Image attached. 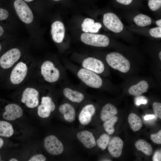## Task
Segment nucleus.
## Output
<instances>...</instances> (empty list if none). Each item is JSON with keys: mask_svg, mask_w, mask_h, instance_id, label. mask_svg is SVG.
<instances>
[{"mask_svg": "<svg viewBox=\"0 0 161 161\" xmlns=\"http://www.w3.org/2000/svg\"><path fill=\"white\" fill-rule=\"evenodd\" d=\"M78 78L87 86L92 88L98 89L103 84V80L98 74L81 67L76 71Z\"/></svg>", "mask_w": 161, "mask_h": 161, "instance_id": "1", "label": "nucleus"}, {"mask_svg": "<svg viewBox=\"0 0 161 161\" xmlns=\"http://www.w3.org/2000/svg\"><path fill=\"white\" fill-rule=\"evenodd\" d=\"M106 59L110 66L122 72L126 73L130 69L129 61L119 53L116 52L110 53L107 55Z\"/></svg>", "mask_w": 161, "mask_h": 161, "instance_id": "2", "label": "nucleus"}, {"mask_svg": "<svg viewBox=\"0 0 161 161\" xmlns=\"http://www.w3.org/2000/svg\"><path fill=\"white\" fill-rule=\"evenodd\" d=\"M41 73L44 80L49 83L57 81L61 76L59 69L49 61H45L42 64L41 66Z\"/></svg>", "mask_w": 161, "mask_h": 161, "instance_id": "3", "label": "nucleus"}, {"mask_svg": "<svg viewBox=\"0 0 161 161\" xmlns=\"http://www.w3.org/2000/svg\"><path fill=\"white\" fill-rule=\"evenodd\" d=\"M81 41L84 44L95 47H106L109 44V40L106 36L87 32L83 33L80 36Z\"/></svg>", "mask_w": 161, "mask_h": 161, "instance_id": "4", "label": "nucleus"}, {"mask_svg": "<svg viewBox=\"0 0 161 161\" xmlns=\"http://www.w3.org/2000/svg\"><path fill=\"white\" fill-rule=\"evenodd\" d=\"M14 6L17 15L22 21L28 24L32 21V12L25 2L22 0H16Z\"/></svg>", "mask_w": 161, "mask_h": 161, "instance_id": "5", "label": "nucleus"}, {"mask_svg": "<svg viewBox=\"0 0 161 161\" xmlns=\"http://www.w3.org/2000/svg\"><path fill=\"white\" fill-rule=\"evenodd\" d=\"M103 22L107 28L115 33L121 32L123 28L122 22L115 14L112 13H109L104 14Z\"/></svg>", "mask_w": 161, "mask_h": 161, "instance_id": "6", "label": "nucleus"}, {"mask_svg": "<svg viewBox=\"0 0 161 161\" xmlns=\"http://www.w3.org/2000/svg\"><path fill=\"white\" fill-rule=\"evenodd\" d=\"M44 145L47 151L52 155L60 154L64 151L62 143L54 135H49L45 138Z\"/></svg>", "mask_w": 161, "mask_h": 161, "instance_id": "7", "label": "nucleus"}, {"mask_svg": "<svg viewBox=\"0 0 161 161\" xmlns=\"http://www.w3.org/2000/svg\"><path fill=\"white\" fill-rule=\"evenodd\" d=\"M21 52L17 48H13L4 54L0 58V65L3 69L11 67L20 58Z\"/></svg>", "mask_w": 161, "mask_h": 161, "instance_id": "8", "label": "nucleus"}, {"mask_svg": "<svg viewBox=\"0 0 161 161\" xmlns=\"http://www.w3.org/2000/svg\"><path fill=\"white\" fill-rule=\"evenodd\" d=\"M82 67L97 74L102 73L105 70V66L100 60L92 57L84 58L81 63Z\"/></svg>", "mask_w": 161, "mask_h": 161, "instance_id": "9", "label": "nucleus"}, {"mask_svg": "<svg viewBox=\"0 0 161 161\" xmlns=\"http://www.w3.org/2000/svg\"><path fill=\"white\" fill-rule=\"evenodd\" d=\"M39 92L35 89L28 87L24 91L21 101L29 108L37 106L39 103Z\"/></svg>", "mask_w": 161, "mask_h": 161, "instance_id": "10", "label": "nucleus"}, {"mask_svg": "<svg viewBox=\"0 0 161 161\" xmlns=\"http://www.w3.org/2000/svg\"><path fill=\"white\" fill-rule=\"evenodd\" d=\"M27 71L26 64L22 62H19L13 69L10 75V80L14 84L21 83L26 77Z\"/></svg>", "mask_w": 161, "mask_h": 161, "instance_id": "11", "label": "nucleus"}, {"mask_svg": "<svg viewBox=\"0 0 161 161\" xmlns=\"http://www.w3.org/2000/svg\"><path fill=\"white\" fill-rule=\"evenodd\" d=\"M55 105L50 97H43L41 104L38 107V114L42 118L48 117L49 116L51 112L55 110Z\"/></svg>", "mask_w": 161, "mask_h": 161, "instance_id": "12", "label": "nucleus"}, {"mask_svg": "<svg viewBox=\"0 0 161 161\" xmlns=\"http://www.w3.org/2000/svg\"><path fill=\"white\" fill-rule=\"evenodd\" d=\"M5 109V111L3 113V117L6 120L13 121L21 117L23 115L22 109L17 104H8Z\"/></svg>", "mask_w": 161, "mask_h": 161, "instance_id": "13", "label": "nucleus"}, {"mask_svg": "<svg viewBox=\"0 0 161 161\" xmlns=\"http://www.w3.org/2000/svg\"><path fill=\"white\" fill-rule=\"evenodd\" d=\"M51 33L54 42L58 43H61L64 36L65 28L63 24L59 21L53 22L51 25Z\"/></svg>", "mask_w": 161, "mask_h": 161, "instance_id": "14", "label": "nucleus"}, {"mask_svg": "<svg viewBox=\"0 0 161 161\" xmlns=\"http://www.w3.org/2000/svg\"><path fill=\"white\" fill-rule=\"evenodd\" d=\"M123 143L119 137H113L108 145V149L111 155L113 157L118 158L122 154Z\"/></svg>", "mask_w": 161, "mask_h": 161, "instance_id": "15", "label": "nucleus"}, {"mask_svg": "<svg viewBox=\"0 0 161 161\" xmlns=\"http://www.w3.org/2000/svg\"><path fill=\"white\" fill-rule=\"evenodd\" d=\"M63 93L67 99L74 103H80L84 98V95L82 93L69 86L63 87Z\"/></svg>", "mask_w": 161, "mask_h": 161, "instance_id": "16", "label": "nucleus"}, {"mask_svg": "<svg viewBox=\"0 0 161 161\" xmlns=\"http://www.w3.org/2000/svg\"><path fill=\"white\" fill-rule=\"evenodd\" d=\"M95 112L94 106L92 104L86 105L81 110L78 116L80 123L83 125H86L91 121L92 116Z\"/></svg>", "mask_w": 161, "mask_h": 161, "instance_id": "17", "label": "nucleus"}, {"mask_svg": "<svg viewBox=\"0 0 161 161\" xmlns=\"http://www.w3.org/2000/svg\"><path fill=\"white\" fill-rule=\"evenodd\" d=\"M78 139L87 148H91L96 144L94 137L91 132L86 130L79 132L77 134Z\"/></svg>", "mask_w": 161, "mask_h": 161, "instance_id": "18", "label": "nucleus"}, {"mask_svg": "<svg viewBox=\"0 0 161 161\" xmlns=\"http://www.w3.org/2000/svg\"><path fill=\"white\" fill-rule=\"evenodd\" d=\"M60 112L64 115L65 120L72 122L75 120V112L73 107L68 103L61 105L59 108Z\"/></svg>", "mask_w": 161, "mask_h": 161, "instance_id": "19", "label": "nucleus"}, {"mask_svg": "<svg viewBox=\"0 0 161 161\" xmlns=\"http://www.w3.org/2000/svg\"><path fill=\"white\" fill-rule=\"evenodd\" d=\"M149 86L148 83L145 80L140 81L137 84L131 86L129 89V93L132 95H140L148 91Z\"/></svg>", "mask_w": 161, "mask_h": 161, "instance_id": "20", "label": "nucleus"}, {"mask_svg": "<svg viewBox=\"0 0 161 161\" xmlns=\"http://www.w3.org/2000/svg\"><path fill=\"white\" fill-rule=\"evenodd\" d=\"M116 108L112 104L108 103L106 104L103 108L101 114L100 118L105 121L115 116L117 113Z\"/></svg>", "mask_w": 161, "mask_h": 161, "instance_id": "21", "label": "nucleus"}, {"mask_svg": "<svg viewBox=\"0 0 161 161\" xmlns=\"http://www.w3.org/2000/svg\"><path fill=\"white\" fill-rule=\"evenodd\" d=\"M128 122L131 129L134 131L139 130L143 126L141 119L134 113H131L129 115Z\"/></svg>", "mask_w": 161, "mask_h": 161, "instance_id": "22", "label": "nucleus"}, {"mask_svg": "<svg viewBox=\"0 0 161 161\" xmlns=\"http://www.w3.org/2000/svg\"><path fill=\"white\" fill-rule=\"evenodd\" d=\"M135 146L138 151H142L147 156H150L153 151L151 145L143 140H139L136 142Z\"/></svg>", "mask_w": 161, "mask_h": 161, "instance_id": "23", "label": "nucleus"}, {"mask_svg": "<svg viewBox=\"0 0 161 161\" xmlns=\"http://www.w3.org/2000/svg\"><path fill=\"white\" fill-rule=\"evenodd\" d=\"M14 133L12 125L5 121H0V136L5 137L11 136Z\"/></svg>", "mask_w": 161, "mask_h": 161, "instance_id": "24", "label": "nucleus"}, {"mask_svg": "<svg viewBox=\"0 0 161 161\" xmlns=\"http://www.w3.org/2000/svg\"><path fill=\"white\" fill-rule=\"evenodd\" d=\"M133 20L137 25L142 27L148 25L151 22V19L149 17L141 14L136 16Z\"/></svg>", "mask_w": 161, "mask_h": 161, "instance_id": "25", "label": "nucleus"}, {"mask_svg": "<svg viewBox=\"0 0 161 161\" xmlns=\"http://www.w3.org/2000/svg\"><path fill=\"white\" fill-rule=\"evenodd\" d=\"M118 120V118L114 116L109 119L105 121L103 126L105 130L109 134H112L114 133L115 130L114 125Z\"/></svg>", "mask_w": 161, "mask_h": 161, "instance_id": "26", "label": "nucleus"}, {"mask_svg": "<svg viewBox=\"0 0 161 161\" xmlns=\"http://www.w3.org/2000/svg\"><path fill=\"white\" fill-rule=\"evenodd\" d=\"M110 141V137L106 134L101 135L97 140V144L98 147L102 150L105 149Z\"/></svg>", "mask_w": 161, "mask_h": 161, "instance_id": "27", "label": "nucleus"}, {"mask_svg": "<svg viewBox=\"0 0 161 161\" xmlns=\"http://www.w3.org/2000/svg\"><path fill=\"white\" fill-rule=\"evenodd\" d=\"M94 23V21L93 19L88 18H85L81 24L82 30L85 32H89V29Z\"/></svg>", "mask_w": 161, "mask_h": 161, "instance_id": "28", "label": "nucleus"}, {"mask_svg": "<svg viewBox=\"0 0 161 161\" xmlns=\"http://www.w3.org/2000/svg\"><path fill=\"white\" fill-rule=\"evenodd\" d=\"M148 4L152 10H156L161 7V0H149Z\"/></svg>", "mask_w": 161, "mask_h": 161, "instance_id": "29", "label": "nucleus"}, {"mask_svg": "<svg viewBox=\"0 0 161 161\" xmlns=\"http://www.w3.org/2000/svg\"><path fill=\"white\" fill-rule=\"evenodd\" d=\"M153 111L156 117L161 119V103L155 102L153 104Z\"/></svg>", "mask_w": 161, "mask_h": 161, "instance_id": "30", "label": "nucleus"}, {"mask_svg": "<svg viewBox=\"0 0 161 161\" xmlns=\"http://www.w3.org/2000/svg\"><path fill=\"white\" fill-rule=\"evenodd\" d=\"M150 35L156 38H161V27H159L151 29L149 30Z\"/></svg>", "mask_w": 161, "mask_h": 161, "instance_id": "31", "label": "nucleus"}, {"mask_svg": "<svg viewBox=\"0 0 161 161\" xmlns=\"http://www.w3.org/2000/svg\"><path fill=\"white\" fill-rule=\"evenodd\" d=\"M150 138L152 141L154 143L160 144H161V130L156 134L151 135Z\"/></svg>", "mask_w": 161, "mask_h": 161, "instance_id": "32", "label": "nucleus"}, {"mask_svg": "<svg viewBox=\"0 0 161 161\" xmlns=\"http://www.w3.org/2000/svg\"><path fill=\"white\" fill-rule=\"evenodd\" d=\"M136 96L134 98V102L137 106H140L141 104L145 105L147 103L148 100L145 97L140 95Z\"/></svg>", "mask_w": 161, "mask_h": 161, "instance_id": "33", "label": "nucleus"}, {"mask_svg": "<svg viewBox=\"0 0 161 161\" xmlns=\"http://www.w3.org/2000/svg\"><path fill=\"white\" fill-rule=\"evenodd\" d=\"M102 27V25L99 22H94L89 29V32L93 33L97 32Z\"/></svg>", "mask_w": 161, "mask_h": 161, "instance_id": "34", "label": "nucleus"}, {"mask_svg": "<svg viewBox=\"0 0 161 161\" xmlns=\"http://www.w3.org/2000/svg\"><path fill=\"white\" fill-rule=\"evenodd\" d=\"M46 160V158L43 155L41 154H38L33 156L28 161H45Z\"/></svg>", "mask_w": 161, "mask_h": 161, "instance_id": "35", "label": "nucleus"}, {"mask_svg": "<svg viewBox=\"0 0 161 161\" xmlns=\"http://www.w3.org/2000/svg\"><path fill=\"white\" fill-rule=\"evenodd\" d=\"M8 11L3 8H0V20H3L6 19L8 16Z\"/></svg>", "mask_w": 161, "mask_h": 161, "instance_id": "36", "label": "nucleus"}, {"mask_svg": "<svg viewBox=\"0 0 161 161\" xmlns=\"http://www.w3.org/2000/svg\"><path fill=\"white\" fill-rule=\"evenodd\" d=\"M161 151H157L155 152L152 157V160L153 161H161Z\"/></svg>", "mask_w": 161, "mask_h": 161, "instance_id": "37", "label": "nucleus"}, {"mask_svg": "<svg viewBox=\"0 0 161 161\" xmlns=\"http://www.w3.org/2000/svg\"><path fill=\"white\" fill-rule=\"evenodd\" d=\"M116 1L120 3L127 5L130 4L132 2V0H116Z\"/></svg>", "mask_w": 161, "mask_h": 161, "instance_id": "38", "label": "nucleus"}, {"mask_svg": "<svg viewBox=\"0 0 161 161\" xmlns=\"http://www.w3.org/2000/svg\"><path fill=\"white\" fill-rule=\"evenodd\" d=\"M155 116L152 114H147L144 116V119L145 120H151L155 117Z\"/></svg>", "mask_w": 161, "mask_h": 161, "instance_id": "39", "label": "nucleus"}, {"mask_svg": "<svg viewBox=\"0 0 161 161\" xmlns=\"http://www.w3.org/2000/svg\"><path fill=\"white\" fill-rule=\"evenodd\" d=\"M156 24L159 26V27H161V19L157 20L156 21Z\"/></svg>", "mask_w": 161, "mask_h": 161, "instance_id": "40", "label": "nucleus"}, {"mask_svg": "<svg viewBox=\"0 0 161 161\" xmlns=\"http://www.w3.org/2000/svg\"><path fill=\"white\" fill-rule=\"evenodd\" d=\"M4 33V30L3 28L0 26V36L1 35Z\"/></svg>", "mask_w": 161, "mask_h": 161, "instance_id": "41", "label": "nucleus"}, {"mask_svg": "<svg viewBox=\"0 0 161 161\" xmlns=\"http://www.w3.org/2000/svg\"><path fill=\"white\" fill-rule=\"evenodd\" d=\"M4 144V142L2 139L0 138V148L2 147Z\"/></svg>", "mask_w": 161, "mask_h": 161, "instance_id": "42", "label": "nucleus"}, {"mask_svg": "<svg viewBox=\"0 0 161 161\" xmlns=\"http://www.w3.org/2000/svg\"><path fill=\"white\" fill-rule=\"evenodd\" d=\"M10 161H18V160L15 158H12L9 160Z\"/></svg>", "mask_w": 161, "mask_h": 161, "instance_id": "43", "label": "nucleus"}, {"mask_svg": "<svg viewBox=\"0 0 161 161\" xmlns=\"http://www.w3.org/2000/svg\"><path fill=\"white\" fill-rule=\"evenodd\" d=\"M159 57L160 59V60H161V52L160 51L159 54Z\"/></svg>", "mask_w": 161, "mask_h": 161, "instance_id": "44", "label": "nucleus"}, {"mask_svg": "<svg viewBox=\"0 0 161 161\" xmlns=\"http://www.w3.org/2000/svg\"><path fill=\"white\" fill-rule=\"evenodd\" d=\"M24 0L25 1H27V2H30V1H33V0Z\"/></svg>", "mask_w": 161, "mask_h": 161, "instance_id": "45", "label": "nucleus"}, {"mask_svg": "<svg viewBox=\"0 0 161 161\" xmlns=\"http://www.w3.org/2000/svg\"><path fill=\"white\" fill-rule=\"evenodd\" d=\"M1 45L0 44V51H1Z\"/></svg>", "mask_w": 161, "mask_h": 161, "instance_id": "46", "label": "nucleus"}, {"mask_svg": "<svg viewBox=\"0 0 161 161\" xmlns=\"http://www.w3.org/2000/svg\"><path fill=\"white\" fill-rule=\"evenodd\" d=\"M54 1H59L60 0H53Z\"/></svg>", "mask_w": 161, "mask_h": 161, "instance_id": "47", "label": "nucleus"}, {"mask_svg": "<svg viewBox=\"0 0 161 161\" xmlns=\"http://www.w3.org/2000/svg\"><path fill=\"white\" fill-rule=\"evenodd\" d=\"M0 160H1V157L0 156Z\"/></svg>", "mask_w": 161, "mask_h": 161, "instance_id": "48", "label": "nucleus"}]
</instances>
